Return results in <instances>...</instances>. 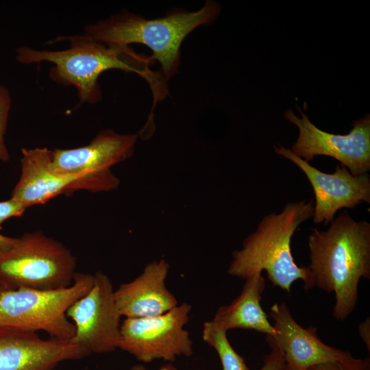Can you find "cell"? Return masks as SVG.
<instances>
[{
    "label": "cell",
    "instance_id": "obj_13",
    "mask_svg": "<svg viewBox=\"0 0 370 370\" xmlns=\"http://www.w3.org/2000/svg\"><path fill=\"white\" fill-rule=\"evenodd\" d=\"M137 139V134L103 130L86 145L51 150V166L62 174L110 175L112 166L132 155Z\"/></svg>",
    "mask_w": 370,
    "mask_h": 370
},
{
    "label": "cell",
    "instance_id": "obj_16",
    "mask_svg": "<svg viewBox=\"0 0 370 370\" xmlns=\"http://www.w3.org/2000/svg\"><path fill=\"white\" fill-rule=\"evenodd\" d=\"M264 288L265 279L262 273L249 277L239 295L229 305L220 306L210 323L226 332L232 329L251 330L273 336L274 328L260 305Z\"/></svg>",
    "mask_w": 370,
    "mask_h": 370
},
{
    "label": "cell",
    "instance_id": "obj_11",
    "mask_svg": "<svg viewBox=\"0 0 370 370\" xmlns=\"http://www.w3.org/2000/svg\"><path fill=\"white\" fill-rule=\"evenodd\" d=\"M90 353L71 341L44 339L36 332L0 326V370H53Z\"/></svg>",
    "mask_w": 370,
    "mask_h": 370
},
{
    "label": "cell",
    "instance_id": "obj_18",
    "mask_svg": "<svg viewBox=\"0 0 370 370\" xmlns=\"http://www.w3.org/2000/svg\"><path fill=\"white\" fill-rule=\"evenodd\" d=\"M11 108V96L9 90L0 85V160L8 162L10 155L5 143L9 113Z\"/></svg>",
    "mask_w": 370,
    "mask_h": 370
},
{
    "label": "cell",
    "instance_id": "obj_20",
    "mask_svg": "<svg viewBox=\"0 0 370 370\" xmlns=\"http://www.w3.org/2000/svg\"><path fill=\"white\" fill-rule=\"evenodd\" d=\"M266 341L271 348V352L265 356L263 365L259 370H282L286 364L282 352L267 336Z\"/></svg>",
    "mask_w": 370,
    "mask_h": 370
},
{
    "label": "cell",
    "instance_id": "obj_24",
    "mask_svg": "<svg viewBox=\"0 0 370 370\" xmlns=\"http://www.w3.org/2000/svg\"><path fill=\"white\" fill-rule=\"evenodd\" d=\"M282 370H306L297 367H295L293 365L286 363Z\"/></svg>",
    "mask_w": 370,
    "mask_h": 370
},
{
    "label": "cell",
    "instance_id": "obj_8",
    "mask_svg": "<svg viewBox=\"0 0 370 370\" xmlns=\"http://www.w3.org/2000/svg\"><path fill=\"white\" fill-rule=\"evenodd\" d=\"M301 117L291 109L284 117L299 130L296 142L291 150L309 162L316 156L336 159L354 175L368 173L370 170V116L355 120L347 134H334L316 127L297 106Z\"/></svg>",
    "mask_w": 370,
    "mask_h": 370
},
{
    "label": "cell",
    "instance_id": "obj_6",
    "mask_svg": "<svg viewBox=\"0 0 370 370\" xmlns=\"http://www.w3.org/2000/svg\"><path fill=\"white\" fill-rule=\"evenodd\" d=\"M93 282L94 275L75 272L73 283L66 288L0 291V326L42 330L51 338L71 341L75 328L66 312L90 290Z\"/></svg>",
    "mask_w": 370,
    "mask_h": 370
},
{
    "label": "cell",
    "instance_id": "obj_2",
    "mask_svg": "<svg viewBox=\"0 0 370 370\" xmlns=\"http://www.w3.org/2000/svg\"><path fill=\"white\" fill-rule=\"evenodd\" d=\"M312 288L334 293L333 317L344 321L354 311L361 278L370 279V223L343 211L324 231L308 237Z\"/></svg>",
    "mask_w": 370,
    "mask_h": 370
},
{
    "label": "cell",
    "instance_id": "obj_4",
    "mask_svg": "<svg viewBox=\"0 0 370 370\" xmlns=\"http://www.w3.org/2000/svg\"><path fill=\"white\" fill-rule=\"evenodd\" d=\"M313 212L312 201L301 200L286 204L280 213L262 217L256 230L243 241L242 248L234 251L227 273L246 280L265 271L274 286L288 293L298 280L304 282L306 291L312 289L308 271L295 263L291 244L297 227L311 219Z\"/></svg>",
    "mask_w": 370,
    "mask_h": 370
},
{
    "label": "cell",
    "instance_id": "obj_17",
    "mask_svg": "<svg viewBox=\"0 0 370 370\" xmlns=\"http://www.w3.org/2000/svg\"><path fill=\"white\" fill-rule=\"evenodd\" d=\"M202 338L217 352L223 370H249L230 344L226 331L213 327L208 321L203 325Z\"/></svg>",
    "mask_w": 370,
    "mask_h": 370
},
{
    "label": "cell",
    "instance_id": "obj_22",
    "mask_svg": "<svg viewBox=\"0 0 370 370\" xmlns=\"http://www.w3.org/2000/svg\"><path fill=\"white\" fill-rule=\"evenodd\" d=\"M359 335L361 340L367 346L368 351L370 350V318L367 317L358 325Z\"/></svg>",
    "mask_w": 370,
    "mask_h": 370
},
{
    "label": "cell",
    "instance_id": "obj_27",
    "mask_svg": "<svg viewBox=\"0 0 370 370\" xmlns=\"http://www.w3.org/2000/svg\"><path fill=\"white\" fill-rule=\"evenodd\" d=\"M1 230V227H0V230Z\"/></svg>",
    "mask_w": 370,
    "mask_h": 370
},
{
    "label": "cell",
    "instance_id": "obj_10",
    "mask_svg": "<svg viewBox=\"0 0 370 370\" xmlns=\"http://www.w3.org/2000/svg\"><path fill=\"white\" fill-rule=\"evenodd\" d=\"M275 152L296 164L310 182L314 195L312 221L327 225L341 208H353L370 203V176L352 175L343 165L332 173L322 172L284 146H274Z\"/></svg>",
    "mask_w": 370,
    "mask_h": 370
},
{
    "label": "cell",
    "instance_id": "obj_21",
    "mask_svg": "<svg viewBox=\"0 0 370 370\" xmlns=\"http://www.w3.org/2000/svg\"><path fill=\"white\" fill-rule=\"evenodd\" d=\"M27 208L13 198L0 201V227L7 219L21 217Z\"/></svg>",
    "mask_w": 370,
    "mask_h": 370
},
{
    "label": "cell",
    "instance_id": "obj_9",
    "mask_svg": "<svg viewBox=\"0 0 370 370\" xmlns=\"http://www.w3.org/2000/svg\"><path fill=\"white\" fill-rule=\"evenodd\" d=\"M66 314L75 328L71 341L82 345L90 354L108 353L118 348L122 316L114 299L112 284L106 274L96 272L90 290L75 301Z\"/></svg>",
    "mask_w": 370,
    "mask_h": 370
},
{
    "label": "cell",
    "instance_id": "obj_12",
    "mask_svg": "<svg viewBox=\"0 0 370 370\" xmlns=\"http://www.w3.org/2000/svg\"><path fill=\"white\" fill-rule=\"evenodd\" d=\"M274 321L275 334L267 336L282 352L286 363L307 368L321 363L347 359L352 356L343 351L325 344L315 327L304 328L293 317L286 303H275L270 308Z\"/></svg>",
    "mask_w": 370,
    "mask_h": 370
},
{
    "label": "cell",
    "instance_id": "obj_25",
    "mask_svg": "<svg viewBox=\"0 0 370 370\" xmlns=\"http://www.w3.org/2000/svg\"><path fill=\"white\" fill-rule=\"evenodd\" d=\"M158 370H180L171 364H166L162 366Z\"/></svg>",
    "mask_w": 370,
    "mask_h": 370
},
{
    "label": "cell",
    "instance_id": "obj_1",
    "mask_svg": "<svg viewBox=\"0 0 370 370\" xmlns=\"http://www.w3.org/2000/svg\"><path fill=\"white\" fill-rule=\"evenodd\" d=\"M69 47L64 50H38L29 47L16 49V60L21 64L50 62V79L58 85L75 88L80 103L94 104L102 98L99 77L111 69L132 72L145 79L153 93V104L169 93L168 82L160 71L150 66L151 56L136 53L130 46L106 45L87 36L64 37Z\"/></svg>",
    "mask_w": 370,
    "mask_h": 370
},
{
    "label": "cell",
    "instance_id": "obj_19",
    "mask_svg": "<svg viewBox=\"0 0 370 370\" xmlns=\"http://www.w3.org/2000/svg\"><path fill=\"white\" fill-rule=\"evenodd\" d=\"M306 370H370V358H356L352 356L341 360L317 364Z\"/></svg>",
    "mask_w": 370,
    "mask_h": 370
},
{
    "label": "cell",
    "instance_id": "obj_14",
    "mask_svg": "<svg viewBox=\"0 0 370 370\" xmlns=\"http://www.w3.org/2000/svg\"><path fill=\"white\" fill-rule=\"evenodd\" d=\"M21 175L11 197L26 208L44 204L62 193L82 190L89 173L62 174L51 166V150L43 148L22 149Z\"/></svg>",
    "mask_w": 370,
    "mask_h": 370
},
{
    "label": "cell",
    "instance_id": "obj_23",
    "mask_svg": "<svg viewBox=\"0 0 370 370\" xmlns=\"http://www.w3.org/2000/svg\"><path fill=\"white\" fill-rule=\"evenodd\" d=\"M15 238L5 236L0 234V253L9 249L14 244Z\"/></svg>",
    "mask_w": 370,
    "mask_h": 370
},
{
    "label": "cell",
    "instance_id": "obj_7",
    "mask_svg": "<svg viewBox=\"0 0 370 370\" xmlns=\"http://www.w3.org/2000/svg\"><path fill=\"white\" fill-rule=\"evenodd\" d=\"M191 309V305L184 302L158 316L125 318L121 325L118 348L147 363L191 356L193 343L184 328Z\"/></svg>",
    "mask_w": 370,
    "mask_h": 370
},
{
    "label": "cell",
    "instance_id": "obj_3",
    "mask_svg": "<svg viewBox=\"0 0 370 370\" xmlns=\"http://www.w3.org/2000/svg\"><path fill=\"white\" fill-rule=\"evenodd\" d=\"M219 11L218 3L212 1H207L197 11L173 10L158 18L123 11L86 25L84 34L106 45L147 46L153 52L152 59L160 64V71L168 82L178 71L184 38L197 27L212 23Z\"/></svg>",
    "mask_w": 370,
    "mask_h": 370
},
{
    "label": "cell",
    "instance_id": "obj_26",
    "mask_svg": "<svg viewBox=\"0 0 370 370\" xmlns=\"http://www.w3.org/2000/svg\"><path fill=\"white\" fill-rule=\"evenodd\" d=\"M130 370H147L146 368L141 365H135L132 366Z\"/></svg>",
    "mask_w": 370,
    "mask_h": 370
},
{
    "label": "cell",
    "instance_id": "obj_5",
    "mask_svg": "<svg viewBox=\"0 0 370 370\" xmlns=\"http://www.w3.org/2000/svg\"><path fill=\"white\" fill-rule=\"evenodd\" d=\"M75 267V256L60 242L41 232L25 233L0 253V291L66 288L73 282Z\"/></svg>",
    "mask_w": 370,
    "mask_h": 370
},
{
    "label": "cell",
    "instance_id": "obj_15",
    "mask_svg": "<svg viewBox=\"0 0 370 370\" xmlns=\"http://www.w3.org/2000/svg\"><path fill=\"white\" fill-rule=\"evenodd\" d=\"M169 264L164 259L148 263L133 280L114 290V299L122 317H151L162 314L178 305L166 288Z\"/></svg>",
    "mask_w": 370,
    "mask_h": 370
}]
</instances>
